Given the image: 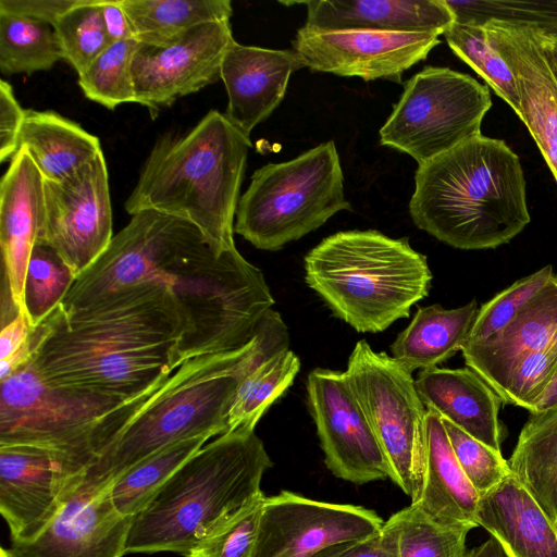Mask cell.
<instances>
[{
  "mask_svg": "<svg viewBox=\"0 0 557 557\" xmlns=\"http://www.w3.org/2000/svg\"><path fill=\"white\" fill-rule=\"evenodd\" d=\"M185 326L171 287H126L81 309L60 306L33 333L30 362L46 381L131 399L181 364Z\"/></svg>",
  "mask_w": 557,
  "mask_h": 557,
  "instance_id": "1",
  "label": "cell"
},
{
  "mask_svg": "<svg viewBox=\"0 0 557 557\" xmlns=\"http://www.w3.org/2000/svg\"><path fill=\"white\" fill-rule=\"evenodd\" d=\"M288 347L287 326L282 315L271 309L246 346L186 360L88 467L84 481L111 483L165 446L225 433L230 411L244 380L263 360Z\"/></svg>",
  "mask_w": 557,
  "mask_h": 557,
  "instance_id": "2",
  "label": "cell"
},
{
  "mask_svg": "<svg viewBox=\"0 0 557 557\" xmlns=\"http://www.w3.org/2000/svg\"><path fill=\"white\" fill-rule=\"evenodd\" d=\"M409 213L414 225L462 250L493 249L528 225L518 156L482 134L418 166Z\"/></svg>",
  "mask_w": 557,
  "mask_h": 557,
  "instance_id": "3",
  "label": "cell"
},
{
  "mask_svg": "<svg viewBox=\"0 0 557 557\" xmlns=\"http://www.w3.org/2000/svg\"><path fill=\"white\" fill-rule=\"evenodd\" d=\"M250 138L210 110L190 131L159 137L125 201L194 224L218 256L236 249L234 224Z\"/></svg>",
  "mask_w": 557,
  "mask_h": 557,
  "instance_id": "4",
  "label": "cell"
},
{
  "mask_svg": "<svg viewBox=\"0 0 557 557\" xmlns=\"http://www.w3.org/2000/svg\"><path fill=\"white\" fill-rule=\"evenodd\" d=\"M273 462L255 430L219 435L189 457L133 516L127 553L186 555L218 525L263 493Z\"/></svg>",
  "mask_w": 557,
  "mask_h": 557,
  "instance_id": "5",
  "label": "cell"
},
{
  "mask_svg": "<svg viewBox=\"0 0 557 557\" xmlns=\"http://www.w3.org/2000/svg\"><path fill=\"white\" fill-rule=\"evenodd\" d=\"M304 268L307 285L359 333H379L408 318L432 282L426 257L407 237L376 230L325 237L305 256Z\"/></svg>",
  "mask_w": 557,
  "mask_h": 557,
  "instance_id": "6",
  "label": "cell"
},
{
  "mask_svg": "<svg viewBox=\"0 0 557 557\" xmlns=\"http://www.w3.org/2000/svg\"><path fill=\"white\" fill-rule=\"evenodd\" d=\"M165 381L124 400L48 382L29 360L0 381V446L57 450L88 469Z\"/></svg>",
  "mask_w": 557,
  "mask_h": 557,
  "instance_id": "7",
  "label": "cell"
},
{
  "mask_svg": "<svg viewBox=\"0 0 557 557\" xmlns=\"http://www.w3.org/2000/svg\"><path fill=\"white\" fill-rule=\"evenodd\" d=\"M343 210L344 173L333 140L256 170L239 198L234 232L261 250H278Z\"/></svg>",
  "mask_w": 557,
  "mask_h": 557,
  "instance_id": "8",
  "label": "cell"
},
{
  "mask_svg": "<svg viewBox=\"0 0 557 557\" xmlns=\"http://www.w3.org/2000/svg\"><path fill=\"white\" fill-rule=\"evenodd\" d=\"M345 373L382 449L388 479L416 503L425 470L426 408L412 372L360 339Z\"/></svg>",
  "mask_w": 557,
  "mask_h": 557,
  "instance_id": "9",
  "label": "cell"
},
{
  "mask_svg": "<svg viewBox=\"0 0 557 557\" xmlns=\"http://www.w3.org/2000/svg\"><path fill=\"white\" fill-rule=\"evenodd\" d=\"M492 100L488 87L448 67L425 66L406 84L380 129V144L419 165L481 135Z\"/></svg>",
  "mask_w": 557,
  "mask_h": 557,
  "instance_id": "10",
  "label": "cell"
},
{
  "mask_svg": "<svg viewBox=\"0 0 557 557\" xmlns=\"http://www.w3.org/2000/svg\"><path fill=\"white\" fill-rule=\"evenodd\" d=\"M38 236L78 277L113 238L109 174L103 152L61 182L45 181Z\"/></svg>",
  "mask_w": 557,
  "mask_h": 557,
  "instance_id": "11",
  "label": "cell"
},
{
  "mask_svg": "<svg viewBox=\"0 0 557 557\" xmlns=\"http://www.w3.org/2000/svg\"><path fill=\"white\" fill-rule=\"evenodd\" d=\"M384 522L363 506L281 491L263 500L252 557H310L334 544L373 536Z\"/></svg>",
  "mask_w": 557,
  "mask_h": 557,
  "instance_id": "12",
  "label": "cell"
},
{
  "mask_svg": "<svg viewBox=\"0 0 557 557\" xmlns=\"http://www.w3.org/2000/svg\"><path fill=\"white\" fill-rule=\"evenodd\" d=\"M307 403L326 468L358 485L388 479V469L345 372L315 368L307 377Z\"/></svg>",
  "mask_w": 557,
  "mask_h": 557,
  "instance_id": "13",
  "label": "cell"
},
{
  "mask_svg": "<svg viewBox=\"0 0 557 557\" xmlns=\"http://www.w3.org/2000/svg\"><path fill=\"white\" fill-rule=\"evenodd\" d=\"M86 470L57 450L0 446V512L11 542L36 539L77 490Z\"/></svg>",
  "mask_w": 557,
  "mask_h": 557,
  "instance_id": "14",
  "label": "cell"
},
{
  "mask_svg": "<svg viewBox=\"0 0 557 557\" xmlns=\"http://www.w3.org/2000/svg\"><path fill=\"white\" fill-rule=\"evenodd\" d=\"M235 41L230 21L201 24L166 46L138 44L132 62L136 103L151 116L220 78Z\"/></svg>",
  "mask_w": 557,
  "mask_h": 557,
  "instance_id": "15",
  "label": "cell"
},
{
  "mask_svg": "<svg viewBox=\"0 0 557 557\" xmlns=\"http://www.w3.org/2000/svg\"><path fill=\"white\" fill-rule=\"evenodd\" d=\"M438 35L369 29L314 32L301 27L293 50L313 72L401 83L403 74L440 44Z\"/></svg>",
  "mask_w": 557,
  "mask_h": 557,
  "instance_id": "16",
  "label": "cell"
},
{
  "mask_svg": "<svg viewBox=\"0 0 557 557\" xmlns=\"http://www.w3.org/2000/svg\"><path fill=\"white\" fill-rule=\"evenodd\" d=\"M112 482L84 480L45 530L28 542H11V557H123L133 517L111 498Z\"/></svg>",
  "mask_w": 557,
  "mask_h": 557,
  "instance_id": "17",
  "label": "cell"
},
{
  "mask_svg": "<svg viewBox=\"0 0 557 557\" xmlns=\"http://www.w3.org/2000/svg\"><path fill=\"white\" fill-rule=\"evenodd\" d=\"M491 46L512 71L527 125L557 182V81L532 28L500 21L483 24Z\"/></svg>",
  "mask_w": 557,
  "mask_h": 557,
  "instance_id": "18",
  "label": "cell"
},
{
  "mask_svg": "<svg viewBox=\"0 0 557 557\" xmlns=\"http://www.w3.org/2000/svg\"><path fill=\"white\" fill-rule=\"evenodd\" d=\"M305 67L294 50H273L234 41L220 71L227 94L225 117L250 138L251 131L278 107L290 75Z\"/></svg>",
  "mask_w": 557,
  "mask_h": 557,
  "instance_id": "19",
  "label": "cell"
},
{
  "mask_svg": "<svg viewBox=\"0 0 557 557\" xmlns=\"http://www.w3.org/2000/svg\"><path fill=\"white\" fill-rule=\"evenodd\" d=\"M45 180L24 149H18L0 181V246L3 283L24 313V280L45 218Z\"/></svg>",
  "mask_w": 557,
  "mask_h": 557,
  "instance_id": "20",
  "label": "cell"
},
{
  "mask_svg": "<svg viewBox=\"0 0 557 557\" xmlns=\"http://www.w3.org/2000/svg\"><path fill=\"white\" fill-rule=\"evenodd\" d=\"M557 344V274L498 333L465 344L466 367L499 396L517 363Z\"/></svg>",
  "mask_w": 557,
  "mask_h": 557,
  "instance_id": "21",
  "label": "cell"
},
{
  "mask_svg": "<svg viewBox=\"0 0 557 557\" xmlns=\"http://www.w3.org/2000/svg\"><path fill=\"white\" fill-rule=\"evenodd\" d=\"M416 386L426 409L500 451L506 434L499 419L503 401L473 370L468 367L425 369L418 374Z\"/></svg>",
  "mask_w": 557,
  "mask_h": 557,
  "instance_id": "22",
  "label": "cell"
},
{
  "mask_svg": "<svg viewBox=\"0 0 557 557\" xmlns=\"http://www.w3.org/2000/svg\"><path fill=\"white\" fill-rule=\"evenodd\" d=\"M305 28L369 29L443 35L455 22L445 0H310Z\"/></svg>",
  "mask_w": 557,
  "mask_h": 557,
  "instance_id": "23",
  "label": "cell"
},
{
  "mask_svg": "<svg viewBox=\"0 0 557 557\" xmlns=\"http://www.w3.org/2000/svg\"><path fill=\"white\" fill-rule=\"evenodd\" d=\"M476 520L506 557H557L556 523L512 473L480 498Z\"/></svg>",
  "mask_w": 557,
  "mask_h": 557,
  "instance_id": "24",
  "label": "cell"
},
{
  "mask_svg": "<svg viewBox=\"0 0 557 557\" xmlns=\"http://www.w3.org/2000/svg\"><path fill=\"white\" fill-rule=\"evenodd\" d=\"M480 496L462 471L442 418L426 409V459L416 504L434 522L472 530L478 524Z\"/></svg>",
  "mask_w": 557,
  "mask_h": 557,
  "instance_id": "25",
  "label": "cell"
},
{
  "mask_svg": "<svg viewBox=\"0 0 557 557\" xmlns=\"http://www.w3.org/2000/svg\"><path fill=\"white\" fill-rule=\"evenodd\" d=\"M45 181L61 182L102 152L99 138L61 114L28 109L20 133ZM17 149V150H18Z\"/></svg>",
  "mask_w": 557,
  "mask_h": 557,
  "instance_id": "26",
  "label": "cell"
},
{
  "mask_svg": "<svg viewBox=\"0 0 557 557\" xmlns=\"http://www.w3.org/2000/svg\"><path fill=\"white\" fill-rule=\"evenodd\" d=\"M476 300L454 309L420 307L391 346L392 356L411 372L437 367L461 351L478 313Z\"/></svg>",
  "mask_w": 557,
  "mask_h": 557,
  "instance_id": "27",
  "label": "cell"
},
{
  "mask_svg": "<svg viewBox=\"0 0 557 557\" xmlns=\"http://www.w3.org/2000/svg\"><path fill=\"white\" fill-rule=\"evenodd\" d=\"M507 461L513 476L557 523V405L530 413Z\"/></svg>",
  "mask_w": 557,
  "mask_h": 557,
  "instance_id": "28",
  "label": "cell"
},
{
  "mask_svg": "<svg viewBox=\"0 0 557 557\" xmlns=\"http://www.w3.org/2000/svg\"><path fill=\"white\" fill-rule=\"evenodd\" d=\"M133 36L150 46H166L206 23L230 21V0H120Z\"/></svg>",
  "mask_w": 557,
  "mask_h": 557,
  "instance_id": "29",
  "label": "cell"
},
{
  "mask_svg": "<svg viewBox=\"0 0 557 557\" xmlns=\"http://www.w3.org/2000/svg\"><path fill=\"white\" fill-rule=\"evenodd\" d=\"M210 438L202 435L174 443L127 469L112 482L110 488L115 508L123 516L138 513L174 472Z\"/></svg>",
  "mask_w": 557,
  "mask_h": 557,
  "instance_id": "30",
  "label": "cell"
},
{
  "mask_svg": "<svg viewBox=\"0 0 557 557\" xmlns=\"http://www.w3.org/2000/svg\"><path fill=\"white\" fill-rule=\"evenodd\" d=\"M63 60L52 25L0 12V71L3 75L32 74Z\"/></svg>",
  "mask_w": 557,
  "mask_h": 557,
  "instance_id": "31",
  "label": "cell"
},
{
  "mask_svg": "<svg viewBox=\"0 0 557 557\" xmlns=\"http://www.w3.org/2000/svg\"><path fill=\"white\" fill-rule=\"evenodd\" d=\"M299 370L300 360L289 348L257 366L237 392L230 411L227 431L238 428L255 430L269 407L294 383Z\"/></svg>",
  "mask_w": 557,
  "mask_h": 557,
  "instance_id": "32",
  "label": "cell"
},
{
  "mask_svg": "<svg viewBox=\"0 0 557 557\" xmlns=\"http://www.w3.org/2000/svg\"><path fill=\"white\" fill-rule=\"evenodd\" d=\"M77 276L46 243L37 240L24 280V314L38 327L62 302Z\"/></svg>",
  "mask_w": 557,
  "mask_h": 557,
  "instance_id": "33",
  "label": "cell"
},
{
  "mask_svg": "<svg viewBox=\"0 0 557 557\" xmlns=\"http://www.w3.org/2000/svg\"><path fill=\"white\" fill-rule=\"evenodd\" d=\"M443 35L453 52L470 65L519 116L521 104L516 77L491 46L484 26L454 23Z\"/></svg>",
  "mask_w": 557,
  "mask_h": 557,
  "instance_id": "34",
  "label": "cell"
},
{
  "mask_svg": "<svg viewBox=\"0 0 557 557\" xmlns=\"http://www.w3.org/2000/svg\"><path fill=\"white\" fill-rule=\"evenodd\" d=\"M138 44L134 38L112 42L78 74V85L86 98L110 110L136 102L132 62Z\"/></svg>",
  "mask_w": 557,
  "mask_h": 557,
  "instance_id": "35",
  "label": "cell"
},
{
  "mask_svg": "<svg viewBox=\"0 0 557 557\" xmlns=\"http://www.w3.org/2000/svg\"><path fill=\"white\" fill-rule=\"evenodd\" d=\"M399 528L398 557H463L470 530L431 520L416 504L394 512Z\"/></svg>",
  "mask_w": 557,
  "mask_h": 557,
  "instance_id": "36",
  "label": "cell"
},
{
  "mask_svg": "<svg viewBox=\"0 0 557 557\" xmlns=\"http://www.w3.org/2000/svg\"><path fill=\"white\" fill-rule=\"evenodd\" d=\"M455 16L454 23L483 25L500 21L532 28L543 35L557 37V0H445Z\"/></svg>",
  "mask_w": 557,
  "mask_h": 557,
  "instance_id": "37",
  "label": "cell"
},
{
  "mask_svg": "<svg viewBox=\"0 0 557 557\" xmlns=\"http://www.w3.org/2000/svg\"><path fill=\"white\" fill-rule=\"evenodd\" d=\"M63 60L81 74L112 42L102 17L101 0H84L53 26Z\"/></svg>",
  "mask_w": 557,
  "mask_h": 557,
  "instance_id": "38",
  "label": "cell"
},
{
  "mask_svg": "<svg viewBox=\"0 0 557 557\" xmlns=\"http://www.w3.org/2000/svg\"><path fill=\"white\" fill-rule=\"evenodd\" d=\"M550 264L527 275L483 304L468 335V343H476L502 331L552 278Z\"/></svg>",
  "mask_w": 557,
  "mask_h": 557,
  "instance_id": "39",
  "label": "cell"
},
{
  "mask_svg": "<svg viewBox=\"0 0 557 557\" xmlns=\"http://www.w3.org/2000/svg\"><path fill=\"white\" fill-rule=\"evenodd\" d=\"M261 493L218 525L186 557H252L261 508Z\"/></svg>",
  "mask_w": 557,
  "mask_h": 557,
  "instance_id": "40",
  "label": "cell"
},
{
  "mask_svg": "<svg viewBox=\"0 0 557 557\" xmlns=\"http://www.w3.org/2000/svg\"><path fill=\"white\" fill-rule=\"evenodd\" d=\"M442 421L454 454L480 498L511 474L508 461L500 451L472 437L448 420L442 418Z\"/></svg>",
  "mask_w": 557,
  "mask_h": 557,
  "instance_id": "41",
  "label": "cell"
},
{
  "mask_svg": "<svg viewBox=\"0 0 557 557\" xmlns=\"http://www.w3.org/2000/svg\"><path fill=\"white\" fill-rule=\"evenodd\" d=\"M556 368L557 344L525 356L513 368L499 395L503 404L521 407L529 411L550 381Z\"/></svg>",
  "mask_w": 557,
  "mask_h": 557,
  "instance_id": "42",
  "label": "cell"
},
{
  "mask_svg": "<svg viewBox=\"0 0 557 557\" xmlns=\"http://www.w3.org/2000/svg\"><path fill=\"white\" fill-rule=\"evenodd\" d=\"M399 528L395 513L370 537L327 546L310 557H398Z\"/></svg>",
  "mask_w": 557,
  "mask_h": 557,
  "instance_id": "43",
  "label": "cell"
},
{
  "mask_svg": "<svg viewBox=\"0 0 557 557\" xmlns=\"http://www.w3.org/2000/svg\"><path fill=\"white\" fill-rule=\"evenodd\" d=\"M26 110L18 103L11 84L0 82V162L12 159L18 149V138Z\"/></svg>",
  "mask_w": 557,
  "mask_h": 557,
  "instance_id": "44",
  "label": "cell"
},
{
  "mask_svg": "<svg viewBox=\"0 0 557 557\" xmlns=\"http://www.w3.org/2000/svg\"><path fill=\"white\" fill-rule=\"evenodd\" d=\"M84 0H0V12L23 16L54 26Z\"/></svg>",
  "mask_w": 557,
  "mask_h": 557,
  "instance_id": "45",
  "label": "cell"
},
{
  "mask_svg": "<svg viewBox=\"0 0 557 557\" xmlns=\"http://www.w3.org/2000/svg\"><path fill=\"white\" fill-rule=\"evenodd\" d=\"M34 330L22 312L10 322L1 325L0 360L10 358L32 345Z\"/></svg>",
  "mask_w": 557,
  "mask_h": 557,
  "instance_id": "46",
  "label": "cell"
},
{
  "mask_svg": "<svg viewBox=\"0 0 557 557\" xmlns=\"http://www.w3.org/2000/svg\"><path fill=\"white\" fill-rule=\"evenodd\" d=\"M101 11L111 42L134 38L131 23L120 0H101Z\"/></svg>",
  "mask_w": 557,
  "mask_h": 557,
  "instance_id": "47",
  "label": "cell"
},
{
  "mask_svg": "<svg viewBox=\"0 0 557 557\" xmlns=\"http://www.w3.org/2000/svg\"><path fill=\"white\" fill-rule=\"evenodd\" d=\"M557 405V368L550 381L531 405L530 413H540Z\"/></svg>",
  "mask_w": 557,
  "mask_h": 557,
  "instance_id": "48",
  "label": "cell"
},
{
  "mask_svg": "<svg viewBox=\"0 0 557 557\" xmlns=\"http://www.w3.org/2000/svg\"><path fill=\"white\" fill-rule=\"evenodd\" d=\"M534 33L543 54L557 81V37L546 36L536 30H534Z\"/></svg>",
  "mask_w": 557,
  "mask_h": 557,
  "instance_id": "49",
  "label": "cell"
},
{
  "mask_svg": "<svg viewBox=\"0 0 557 557\" xmlns=\"http://www.w3.org/2000/svg\"><path fill=\"white\" fill-rule=\"evenodd\" d=\"M463 557H506L502 547L492 536L481 545L467 550Z\"/></svg>",
  "mask_w": 557,
  "mask_h": 557,
  "instance_id": "50",
  "label": "cell"
},
{
  "mask_svg": "<svg viewBox=\"0 0 557 557\" xmlns=\"http://www.w3.org/2000/svg\"><path fill=\"white\" fill-rule=\"evenodd\" d=\"M0 557H11V556L7 548L1 547Z\"/></svg>",
  "mask_w": 557,
  "mask_h": 557,
  "instance_id": "51",
  "label": "cell"
},
{
  "mask_svg": "<svg viewBox=\"0 0 557 557\" xmlns=\"http://www.w3.org/2000/svg\"><path fill=\"white\" fill-rule=\"evenodd\" d=\"M556 528H557V523H556Z\"/></svg>",
  "mask_w": 557,
  "mask_h": 557,
  "instance_id": "52",
  "label": "cell"
}]
</instances>
